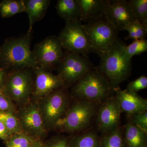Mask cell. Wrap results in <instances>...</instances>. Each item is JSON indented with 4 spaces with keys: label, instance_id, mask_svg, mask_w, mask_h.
Instances as JSON below:
<instances>
[{
    "label": "cell",
    "instance_id": "cell-1",
    "mask_svg": "<svg viewBox=\"0 0 147 147\" xmlns=\"http://www.w3.org/2000/svg\"><path fill=\"white\" fill-rule=\"evenodd\" d=\"M31 32L9 38L0 45V69L8 71L38 66L31 50Z\"/></svg>",
    "mask_w": 147,
    "mask_h": 147
},
{
    "label": "cell",
    "instance_id": "cell-2",
    "mask_svg": "<svg viewBox=\"0 0 147 147\" xmlns=\"http://www.w3.org/2000/svg\"><path fill=\"white\" fill-rule=\"evenodd\" d=\"M125 46L118 40L99 55L100 64L96 67L108 80L113 91L129 78L132 71L131 60L127 57Z\"/></svg>",
    "mask_w": 147,
    "mask_h": 147
},
{
    "label": "cell",
    "instance_id": "cell-3",
    "mask_svg": "<svg viewBox=\"0 0 147 147\" xmlns=\"http://www.w3.org/2000/svg\"><path fill=\"white\" fill-rule=\"evenodd\" d=\"M76 100L69 105L55 128L67 133L81 132L88 128L95 120L100 104L83 99Z\"/></svg>",
    "mask_w": 147,
    "mask_h": 147
},
{
    "label": "cell",
    "instance_id": "cell-4",
    "mask_svg": "<svg viewBox=\"0 0 147 147\" xmlns=\"http://www.w3.org/2000/svg\"><path fill=\"white\" fill-rule=\"evenodd\" d=\"M113 92L107 79L94 67L71 87V95L76 99L100 104L112 96Z\"/></svg>",
    "mask_w": 147,
    "mask_h": 147
},
{
    "label": "cell",
    "instance_id": "cell-5",
    "mask_svg": "<svg viewBox=\"0 0 147 147\" xmlns=\"http://www.w3.org/2000/svg\"><path fill=\"white\" fill-rule=\"evenodd\" d=\"M33 69L25 68L9 71L1 92L20 106L30 101L34 85Z\"/></svg>",
    "mask_w": 147,
    "mask_h": 147
},
{
    "label": "cell",
    "instance_id": "cell-6",
    "mask_svg": "<svg viewBox=\"0 0 147 147\" xmlns=\"http://www.w3.org/2000/svg\"><path fill=\"white\" fill-rule=\"evenodd\" d=\"M37 103L47 130L55 129L70 105L67 88L64 86L52 92Z\"/></svg>",
    "mask_w": 147,
    "mask_h": 147
},
{
    "label": "cell",
    "instance_id": "cell-7",
    "mask_svg": "<svg viewBox=\"0 0 147 147\" xmlns=\"http://www.w3.org/2000/svg\"><path fill=\"white\" fill-rule=\"evenodd\" d=\"M93 52L100 55L118 40V31L105 16L82 24Z\"/></svg>",
    "mask_w": 147,
    "mask_h": 147
},
{
    "label": "cell",
    "instance_id": "cell-8",
    "mask_svg": "<svg viewBox=\"0 0 147 147\" xmlns=\"http://www.w3.org/2000/svg\"><path fill=\"white\" fill-rule=\"evenodd\" d=\"M88 55L65 51L56 69L65 86L72 87L91 69L94 68Z\"/></svg>",
    "mask_w": 147,
    "mask_h": 147
},
{
    "label": "cell",
    "instance_id": "cell-9",
    "mask_svg": "<svg viewBox=\"0 0 147 147\" xmlns=\"http://www.w3.org/2000/svg\"><path fill=\"white\" fill-rule=\"evenodd\" d=\"M32 52L38 65L50 71L57 69L65 51L58 36L51 35L36 44Z\"/></svg>",
    "mask_w": 147,
    "mask_h": 147
},
{
    "label": "cell",
    "instance_id": "cell-10",
    "mask_svg": "<svg viewBox=\"0 0 147 147\" xmlns=\"http://www.w3.org/2000/svg\"><path fill=\"white\" fill-rule=\"evenodd\" d=\"M58 37L65 51L84 55L93 52L86 34L79 20L66 22Z\"/></svg>",
    "mask_w": 147,
    "mask_h": 147
},
{
    "label": "cell",
    "instance_id": "cell-11",
    "mask_svg": "<svg viewBox=\"0 0 147 147\" xmlns=\"http://www.w3.org/2000/svg\"><path fill=\"white\" fill-rule=\"evenodd\" d=\"M22 131L34 140H41L47 133L37 103L29 101L16 113Z\"/></svg>",
    "mask_w": 147,
    "mask_h": 147
},
{
    "label": "cell",
    "instance_id": "cell-12",
    "mask_svg": "<svg viewBox=\"0 0 147 147\" xmlns=\"http://www.w3.org/2000/svg\"><path fill=\"white\" fill-rule=\"evenodd\" d=\"M120 108L115 96L100 103L95 120L98 130L103 134L116 130L120 126Z\"/></svg>",
    "mask_w": 147,
    "mask_h": 147
},
{
    "label": "cell",
    "instance_id": "cell-13",
    "mask_svg": "<svg viewBox=\"0 0 147 147\" xmlns=\"http://www.w3.org/2000/svg\"><path fill=\"white\" fill-rule=\"evenodd\" d=\"M33 71L34 78L32 95L36 100L64 86L63 82L57 74H53L39 66L33 69Z\"/></svg>",
    "mask_w": 147,
    "mask_h": 147
},
{
    "label": "cell",
    "instance_id": "cell-14",
    "mask_svg": "<svg viewBox=\"0 0 147 147\" xmlns=\"http://www.w3.org/2000/svg\"><path fill=\"white\" fill-rule=\"evenodd\" d=\"M105 16L119 32L123 30L129 23L136 20L130 3L126 0H110Z\"/></svg>",
    "mask_w": 147,
    "mask_h": 147
},
{
    "label": "cell",
    "instance_id": "cell-15",
    "mask_svg": "<svg viewBox=\"0 0 147 147\" xmlns=\"http://www.w3.org/2000/svg\"><path fill=\"white\" fill-rule=\"evenodd\" d=\"M115 96L117 100L121 113H126L129 116L147 111L146 99L141 97L137 93L130 92L126 90L119 88L114 90Z\"/></svg>",
    "mask_w": 147,
    "mask_h": 147
},
{
    "label": "cell",
    "instance_id": "cell-16",
    "mask_svg": "<svg viewBox=\"0 0 147 147\" xmlns=\"http://www.w3.org/2000/svg\"><path fill=\"white\" fill-rule=\"evenodd\" d=\"M80 9L79 21L86 24L105 16L110 0H77Z\"/></svg>",
    "mask_w": 147,
    "mask_h": 147
},
{
    "label": "cell",
    "instance_id": "cell-17",
    "mask_svg": "<svg viewBox=\"0 0 147 147\" xmlns=\"http://www.w3.org/2000/svg\"><path fill=\"white\" fill-rule=\"evenodd\" d=\"M25 6V12L28 16L29 27L28 32L31 33L36 22L42 20L44 17L48 7L50 0H24Z\"/></svg>",
    "mask_w": 147,
    "mask_h": 147
},
{
    "label": "cell",
    "instance_id": "cell-18",
    "mask_svg": "<svg viewBox=\"0 0 147 147\" xmlns=\"http://www.w3.org/2000/svg\"><path fill=\"white\" fill-rule=\"evenodd\" d=\"M123 133L126 147H147V133L130 122L125 125Z\"/></svg>",
    "mask_w": 147,
    "mask_h": 147
},
{
    "label": "cell",
    "instance_id": "cell-19",
    "mask_svg": "<svg viewBox=\"0 0 147 147\" xmlns=\"http://www.w3.org/2000/svg\"><path fill=\"white\" fill-rule=\"evenodd\" d=\"M56 9L59 16L66 22L79 20L80 9L77 0H58Z\"/></svg>",
    "mask_w": 147,
    "mask_h": 147
},
{
    "label": "cell",
    "instance_id": "cell-20",
    "mask_svg": "<svg viewBox=\"0 0 147 147\" xmlns=\"http://www.w3.org/2000/svg\"><path fill=\"white\" fill-rule=\"evenodd\" d=\"M70 147H100V138L94 130L85 131L69 139Z\"/></svg>",
    "mask_w": 147,
    "mask_h": 147
},
{
    "label": "cell",
    "instance_id": "cell-21",
    "mask_svg": "<svg viewBox=\"0 0 147 147\" xmlns=\"http://www.w3.org/2000/svg\"><path fill=\"white\" fill-rule=\"evenodd\" d=\"M22 12H25L24 0H3L0 2V13L2 18H9Z\"/></svg>",
    "mask_w": 147,
    "mask_h": 147
},
{
    "label": "cell",
    "instance_id": "cell-22",
    "mask_svg": "<svg viewBox=\"0 0 147 147\" xmlns=\"http://www.w3.org/2000/svg\"><path fill=\"white\" fill-rule=\"evenodd\" d=\"M123 132L119 127L112 132L103 134L100 138V147H126Z\"/></svg>",
    "mask_w": 147,
    "mask_h": 147
},
{
    "label": "cell",
    "instance_id": "cell-23",
    "mask_svg": "<svg viewBox=\"0 0 147 147\" xmlns=\"http://www.w3.org/2000/svg\"><path fill=\"white\" fill-rule=\"evenodd\" d=\"M134 18L147 29V0H129Z\"/></svg>",
    "mask_w": 147,
    "mask_h": 147
},
{
    "label": "cell",
    "instance_id": "cell-24",
    "mask_svg": "<svg viewBox=\"0 0 147 147\" xmlns=\"http://www.w3.org/2000/svg\"><path fill=\"white\" fill-rule=\"evenodd\" d=\"M0 121L4 124L11 134L23 133L16 113H0Z\"/></svg>",
    "mask_w": 147,
    "mask_h": 147
},
{
    "label": "cell",
    "instance_id": "cell-25",
    "mask_svg": "<svg viewBox=\"0 0 147 147\" xmlns=\"http://www.w3.org/2000/svg\"><path fill=\"white\" fill-rule=\"evenodd\" d=\"M123 30H127L129 33L128 35L125 37V39H132L134 40L144 39L147 33V29L145 28L137 20L129 23L125 27Z\"/></svg>",
    "mask_w": 147,
    "mask_h": 147
},
{
    "label": "cell",
    "instance_id": "cell-26",
    "mask_svg": "<svg viewBox=\"0 0 147 147\" xmlns=\"http://www.w3.org/2000/svg\"><path fill=\"white\" fill-rule=\"evenodd\" d=\"M34 139L24 133L11 134L5 141L6 147H31Z\"/></svg>",
    "mask_w": 147,
    "mask_h": 147
},
{
    "label": "cell",
    "instance_id": "cell-27",
    "mask_svg": "<svg viewBox=\"0 0 147 147\" xmlns=\"http://www.w3.org/2000/svg\"><path fill=\"white\" fill-rule=\"evenodd\" d=\"M125 55L129 59L135 55H141L147 51V40L144 39L134 40L130 45L125 46Z\"/></svg>",
    "mask_w": 147,
    "mask_h": 147
},
{
    "label": "cell",
    "instance_id": "cell-28",
    "mask_svg": "<svg viewBox=\"0 0 147 147\" xmlns=\"http://www.w3.org/2000/svg\"><path fill=\"white\" fill-rule=\"evenodd\" d=\"M147 87V77L142 75L134 81L129 83L126 90L130 92L137 93V92L146 88Z\"/></svg>",
    "mask_w": 147,
    "mask_h": 147
},
{
    "label": "cell",
    "instance_id": "cell-29",
    "mask_svg": "<svg viewBox=\"0 0 147 147\" xmlns=\"http://www.w3.org/2000/svg\"><path fill=\"white\" fill-rule=\"evenodd\" d=\"M129 122L147 133V111L142 112L129 117Z\"/></svg>",
    "mask_w": 147,
    "mask_h": 147
},
{
    "label": "cell",
    "instance_id": "cell-30",
    "mask_svg": "<svg viewBox=\"0 0 147 147\" xmlns=\"http://www.w3.org/2000/svg\"><path fill=\"white\" fill-rule=\"evenodd\" d=\"M17 112L16 105L9 98L3 94L0 91V113Z\"/></svg>",
    "mask_w": 147,
    "mask_h": 147
},
{
    "label": "cell",
    "instance_id": "cell-31",
    "mask_svg": "<svg viewBox=\"0 0 147 147\" xmlns=\"http://www.w3.org/2000/svg\"><path fill=\"white\" fill-rule=\"evenodd\" d=\"M44 144L45 147H70L69 139L61 136L53 137Z\"/></svg>",
    "mask_w": 147,
    "mask_h": 147
},
{
    "label": "cell",
    "instance_id": "cell-32",
    "mask_svg": "<svg viewBox=\"0 0 147 147\" xmlns=\"http://www.w3.org/2000/svg\"><path fill=\"white\" fill-rule=\"evenodd\" d=\"M11 135L4 124L0 121V139L5 142L7 140Z\"/></svg>",
    "mask_w": 147,
    "mask_h": 147
},
{
    "label": "cell",
    "instance_id": "cell-33",
    "mask_svg": "<svg viewBox=\"0 0 147 147\" xmlns=\"http://www.w3.org/2000/svg\"><path fill=\"white\" fill-rule=\"evenodd\" d=\"M9 71L3 69H0V91L1 92L3 87L5 83Z\"/></svg>",
    "mask_w": 147,
    "mask_h": 147
},
{
    "label": "cell",
    "instance_id": "cell-34",
    "mask_svg": "<svg viewBox=\"0 0 147 147\" xmlns=\"http://www.w3.org/2000/svg\"><path fill=\"white\" fill-rule=\"evenodd\" d=\"M31 147H45V146L42 140H34Z\"/></svg>",
    "mask_w": 147,
    "mask_h": 147
}]
</instances>
